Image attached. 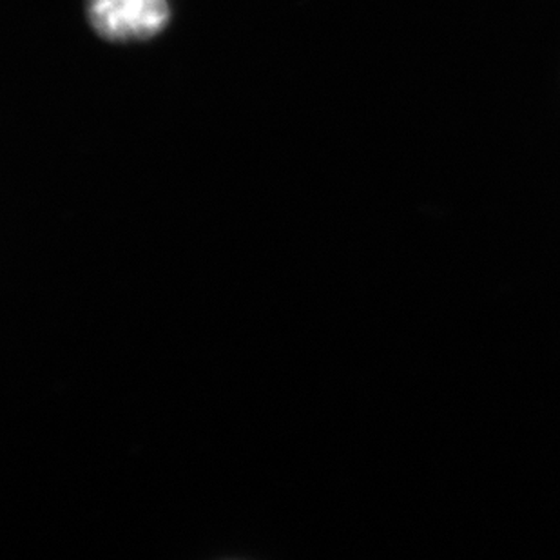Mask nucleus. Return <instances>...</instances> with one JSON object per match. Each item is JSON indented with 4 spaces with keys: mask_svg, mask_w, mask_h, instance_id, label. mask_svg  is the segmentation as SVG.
<instances>
[{
    "mask_svg": "<svg viewBox=\"0 0 560 560\" xmlns=\"http://www.w3.org/2000/svg\"><path fill=\"white\" fill-rule=\"evenodd\" d=\"M167 19V0H90L91 24L112 40L153 37Z\"/></svg>",
    "mask_w": 560,
    "mask_h": 560,
    "instance_id": "obj_1",
    "label": "nucleus"
}]
</instances>
